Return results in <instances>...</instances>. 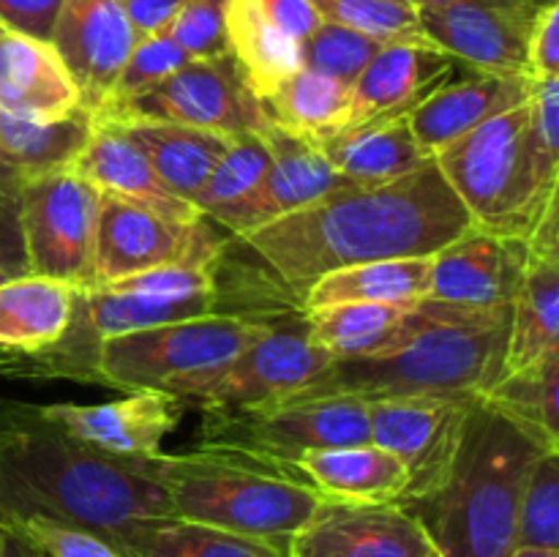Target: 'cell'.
Here are the masks:
<instances>
[{
  "label": "cell",
  "mask_w": 559,
  "mask_h": 557,
  "mask_svg": "<svg viewBox=\"0 0 559 557\" xmlns=\"http://www.w3.org/2000/svg\"><path fill=\"white\" fill-rule=\"evenodd\" d=\"M317 147L325 153L336 173L358 186L391 183L431 158L418 147L407 120L342 129L317 142Z\"/></svg>",
  "instance_id": "cell-30"
},
{
  "label": "cell",
  "mask_w": 559,
  "mask_h": 557,
  "mask_svg": "<svg viewBox=\"0 0 559 557\" xmlns=\"http://www.w3.org/2000/svg\"><path fill=\"white\" fill-rule=\"evenodd\" d=\"M120 552L126 557H287V552L271 541L175 517L140 524Z\"/></svg>",
  "instance_id": "cell-35"
},
{
  "label": "cell",
  "mask_w": 559,
  "mask_h": 557,
  "mask_svg": "<svg viewBox=\"0 0 559 557\" xmlns=\"http://www.w3.org/2000/svg\"><path fill=\"white\" fill-rule=\"evenodd\" d=\"M530 98L495 115L435 156L473 227L527 240L557 189L535 173L527 142Z\"/></svg>",
  "instance_id": "cell-7"
},
{
  "label": "cell",
  "mask_w": 559,
  "mask_h": 557,
  "mask_svg": "<svg viewBox=\"0 0 559 557\" xmlns=\"http://www.w3.org/2000/svg\"><path fill=\"white\" fill-rule=\"evenodd\" d=\"M9 528L22 530L47 557H126L104 535L82 528H71V524L55 522V519L31 517L16 524H9Z\"/></svg>",
  "instance_id": "cell-43"
},
{
  "label": "cell",
  "mask_w": 559,
  "mask_h": 557,
  "mask_svg": "<svg viewBox=\"0 0 559 557\" xmlns=\"http://www.w3.org/2000/svg\"><path fill=\"white\" fill-rule=\"evenodd\" d=\"M222 257H200L76 289L63 336L41 353H0V375L96 382V353L104 339L222 311Z\"/></svg>",
  "instance_id": "cell-5"
},
{
  "label": "cell",
  "mask_w": 559,
  "mask_h": 557,
  "mask_svg": "<svg viewBox=\"0 0 559 557\" xmlns=\"http://www.w3.org/2000/svg\"><path fill=\"white\" fill-rule=\"evenodd\" d=\"M44 517L115 546L173 517L153 459L109 457L66 435L38 404L0 402V524Z\"/></svg>",
  "instance_id": "cell-2"
},
{
  "label": "cell",
  "mask_w": 559,
  "mask_h": 557,
  "mask_svg": "<svg viewBox=\"0 0 559 557\" xmlns=\"http://www.w3.org/2000/svg\"><path fill=\"white\" fill-rule=\"evenodd\" d=\"M260 137L271 151V169H267L265 183L257 191L251 205L229 227L235 238H246L254 229L265 227L267 222H276L287 213L300 211V208L311 205V202L322 200L333 191L358 186L333 169V164L317 147V142L276 123H267L265 129H260Z\"/></svg>",
  "instance_id": "cell-21"
},
{
  "label": "cell",
  "mask_w": 559,
  "mask_h": 557,
  "mask_svg": "<svg viewBox=\"0 0 559 557\" xmlns=\"http://www.w3.org/2000/svg\"><path fill=\"white\" fill-rule=\"evenodd\" d=\"M287 557H440L424 524L399 502L322 497L289 538Z\"/></svg>",
  "instance_id": "cell-15"
},
{
  "label": "cell",
  "mask_w": 559,
  "mask_h": 557,
  "mask_svg": "<svg viewBox=\"0 0 559 557\" xmlns=\"http://www.w3.org/2000/svg\"><path fill=\"white\" fill-rule=\"evenodd\" d=\"M227 38L229 55L257 98L304 66V44L278 31L257 0H229Z\"/></svg>",
  "instance_id": "cell-33"
},
{
  "label": "cell",
  "mask_w": 559,
  "mask_h": 557,
  "mask_svg": "<svg viewBox=\"0 0 559 557\" xmlns=\"http://www.w3.org/2000/svg\"><path fill=\"white\" fill-rule=\"evenodd\" d=\"M87 183L96 186L102 194L120 197L126 202L156 211L175 222H197L202 213L191 202L175 194L156 175L140 147L123 134L115 123L93 118L91 140L85 142L76 162L71 164Z\"/></svg>",
  "instance_id": "cell-23"
},
{
  "label": "cell",
  "mask_w": 559,
  "mask_h": 557,
  "mask_svg": "<svg viewBox=\"0 0 559 557\" xmlns=\"http://www.w3.org/2000/svg\"><path fill=\"white\" fill-rule=\"evenodd\" d=\"M559 347L549 349L533 366L502 375L489 391L484 393L486 402L506 410L513 418L533 424L544 431L549 440L559 442Z\"/></svg>",
  "instance_id": "cell-37"
},
{
  "label": "cell",
  "mask_w": 559,
  "mask_h": 557,
  "mask_svg": "<svg viewBox=\"0 0 559 557\" xmlns=\"http://www.w3.org/2000/svg\"><path fill=\"white\" fill-rule=\"evenodd\" d=\"M0 271L5 276L31 273L25 257V240H22L20 197L3 194V191H0Z\"/></svg>",
  "instance_id": "cell-46"
},
{
  "label": "cell",
  "mask_w": 559,
  "mask_h": 557,
  "mask_svg": "<svg viewBox=\"0 0 559 557\" xmlns=\"http://www.w3.org/2000/svg\"><path fill=\"white\" fill-rule=\"evenodd\" d=\"M415 5H453V3H475L495 5V9H530L524 0H413ZM535 11V9H533Z\"/></svg>",
  "instance_id": "cell-51"
},
{
  "label": "cell",
  "mask_w": 559,
  "mask_h": 557,
  "mask_svg": "<svg viewBox=\"0 0 559 557\" xmlns=\"http://www.w3.org/2000/svg\"><path fill=\"white\" fill-rule=\"evenodd\" d=\"M93 118L158 120V123L216 131L224 137L249 134L271 123L262 102L246 85L233 55L189 60L153 91Z\"/></svg>",
  "instance_id": "cell-12"
},
{
  "label": "cell",
  "mask_w": 559,
  "mask_h": 557,
  "mask_svg": "<svg viewBox=\"0 0 559 557\" xmlns=\"http://www.w3.org/2000/svg\"><path fill=\"white\" fill-rule=\"evenodd\" d=\"M453 60L435 47L388 42L353 82V112L344 129L407 120L437 87L451 82Z\"/></svg>",
  "instance_id": "cell-20"
},
{
  "label": "cell",
  "mask_w": 559,
  "mask_h": 557,
  "mask_svg": "<svg viewBox=\"0 0 559 557\" xmlns=\"http://www.w3.org/2000/svg\"><path fill=\"white\" fill-rule=\"evenodd\" d=\"M189 404L164 391H134L104 404H38L74 440L126 459H156Z\"/></svg>",
  "instance_id": "cell-19"
},
{
  "label": "cell",
  "mask_w": 559,
  "mask_h": 557,
  "mask_svg": "<svg viewBox=\"0 0 559 557\" xmlns=\"http://www.w3.org/2000/svg\"><path fill=\"white\" fill-rule=\"evenodd\" d=\"M224 249L227 240L207 227L205 216L197 222H175L120 197L102 194L93 287L200 257H218Z\"/></svg>",
  "instance_id": "cell-13"
},
{
  "label": "cell",
  "mask_w": 559,
  "mask_h": 557,
  "mask_svg": "<svg viewBox=\"0 0 559 557\" xmlns=\"http://www.w3.org/2000/svg\"><path fill=\"white\" fill-rule=\"evenodd\" d=\"M0 107L36 120H60L82 109L52 44L11 31L0 38Z\"/></svg>",
  "instance_id": "cell-24"
},
{
  "label": "cell",
  "mask_w": 559,
  "mask_h": 557,
  "mask_svg": "<svg viewBox=\"0 0 559 557\" xmlns=\"http://www.w3.org/2000/svg\"><path fill=\"white\" fill-rule=\"evenodd\" d=\"M153 470L175 519L271 541L284 552L322 500L289 470L240 453H158Z\"/></svg>",
  "instance_id": "cell-6"
},
{
  "label": "cell",
  "mask_w": 559,
  "mask_h": 557,
  "mask_svg": "<svg viewBox=\"0 0 559 557\" xmlns=\"http://www.w3.org/2000/svg\"><path fill=\"white\" fill-rule=\"evenodd\" d=\"M282 315L249 317L216 311L109 336L98 344L96 382L126 393L162 391L173 377L227 364L265 336Z\"/></svg>",
  "instance_id": "cell-8"
},
{
  "label": "cell",
  "mask_w": 559,
  "mask_h": 557,
  "mask_svg": "<svg viewBox=\"0 0 559 557\" xmlns=\"http://www.w3.org/2000/svg\"><path fill=\"white\" fill-rule=\"evenodd\" d=\"M431 257L377 260L325 273L300 295V311L336 304L418 306L429 298Z\"/></svg>",
  "instance_id": "cell-28"
},
{
  "label": "cell",
  "mask_w": 559,
  "mask_h": 557,
  "mask_svg": "<svg viewBox=\"0 0 559 557\" xmlns=\"http://www.w3.org/2000/svg\"><path fill=\"white\" fill-rule=\"evenodd\" d=\"M0 557H47L22 530L0 524Z\"/></svg>",
  "instance_id": "cell-49"
},
{
  "label": "cell",
  "mask_w": 559,
  "mask_h": 557,
  "mask_svg": "<svg viewBox=\"0 0 559 557\" xmlns=\"http://www.w3.org/2000/svg\"><path fill=\"white\" fill-rule=\"evenodd\" d=\"M189 60V52H183V49L169 38L167 31L156 33V36L140 38V42L134 44V49H131L129 58H126L107 104H104L98 112H107V109L120 107V104L153 91V87L162 85L167 76H173L175 71L183 69Z\"/></svg>",
  "instance_id": "cell-41"
},
{
  "label": "cell",
  "mask_w": 559,
  "mask_h": 557,
  "mask_svg": "<svg viewBox=\"0 0 559 557\" xmlns=\"http://www.w3.org/2000/svg\"><path fill=\"white\" fill-rule=\"evenodd\" d=\"M559 442L478 396L456 459L429 497L407 502L440 557H508L533 464Z\"/></svg>",
  "instance_id": "cell-3"
},
{
  "label": "cell",
  "mask_w": 559,
  "mask_h": 557,
  "mask_svg": "<svg viewBox=\"0 0 559 557\" xmlns=\"http://www.w3.org/2000/svg\"><path fill=\"white\" fill-rule=\"evenodd\" d=\"M559 347V257L530 254L522 287L511 304L502 375L533 366Z\"/></svg>",
  "instance_id": "cell-31"
},
{
  "label": "cell",
  "mask_w": 559,
  "mask_h": 557,
  "mask_svg": "<svg viewBox=\"0 0 559 557\" xmlns=\"http://www.w3.org/2000/svg\"><path fill=\"white\" fill-rule=\"evenodd\" d=\"M5 33H9V31H5V27H3V25H0V38H3V36H5Z\"/></svg>",
  "instance_id": "cell-54"
},
{
  "label": "cell",
  "mask_w": 559,
  "mask_h": 557,
  "mask_svg": "<svg viewBox=\"0 0 559 557\" xmlns=\"http://www.w3.org/2000/svg\"><path fill=\"white\" fill-rule=\"evenodd\" d=\"M382 44L385 42H377L366 33L322 20L317 31L304 42V66L353 87L360 71L380 52Z\"/></svg>",
  "instance_id": "cell-40"
},
{
  "label": "cell",
  "mask_w": 559,
  "mask_h": 557,
  "mask_svg": "<svg viewBox=\"0 0 559 557\" xmlns=\"http://www.w3.org/2000/svg\"><path fill=\"white\" fill-rule=\"evenodd\" d=\"M524 3H527L530 9H535V11H538V9H544L546 3H555V0H524Z\"/></svg>",
  "instance_id": "cell-53"
},
{
  "label": "cell",
  "mask_w": 559,
  "mask_h": 557,
  "mask_svg": "<svg viewBox=\"0 0 559 557\" xmlns=\"http://www.w3.org/2000/svg\"><path fill=\"white\" fill-rule=\"evenodd\" d=\"M527 262V240L469 227L431 254V287L426 300L467 311L511 306L522 287Z\"/></svg>",
  "instance_id": "cell-18"
},
{
  "label": "cell",
  "mask_w": 559,
  "mask_h": 557,
  "mask_svg": "<svg viewBox=\"0 0 559 557\" xmlns=\"http://www.w3.org/2000/svg\"><path fill=\"white\" fill-rule=\"evenodd\" d=\"M227 9L229 0H186L167 27L169 38L191 60L224 58L229 55Z\"/></svg>",
  "instance_id": "cell-42"
},
{
  "label": "cell",
  "mask_w": 559,
  "mask_h": 557,
  "mask_svg": "<svg viewBox=\"0 0 559 557\" xmlns=\"http://www.w3.org/2000/svg\"><path fill=\"white\" fill-rule=\"evenodd\" d=\"M333 358L309 339L300 309L276 317L271 331L216 369L180 375L164 382L162 391L194 402L200 410H238L278 402L320 375Z\"/></svg>",
  "instance_id": "cell-10"
},
{
  "label": "cell",
  "mask_w": 559,
  "mask_h": 557,
  "mask_svg": "<svg viewBox=\"0 0 559 557\" xmlns=\"http://www.w3.org/2000/svg\"><path fill=\"white\" fill-rule=\"evenodd\" d=\"M3 278H11V276H5V273H3V271H0V282H3Z\"/></svg>",
  "instance_id": "cell-55"
},
{
  "label": "cell",
  "mask_w": 559,
  "mask_h": 557,
  "mask_svg": "<svg viewBox=\"0 0 559 557\" xmlns=\"http://www.w3.org/2000/svg\"><path fill=\"white\" fill-rule=\"evenodd\" d=\"M109 123L118 126L140 147L158 178L191 205L233 142V137L216 134V131L158 123V120H109Z\"/></svg>",
  "instance_id": "cell-27"
},
{
  "label": "cell",
  "mask_w": 559,
  "mask_h": 557,
  "mask_svg": "<svg viewBox=\"0 0 559 557\" xmlns=\"http://www.w3.org/2000/svg\"><path fill=\"white\" fill-rule=\"evenodd\" d=\"M435 300L418 306L336 304L304 311L309 339L333 358L388 353L418 333L435 317Z\"/></svg>",
  "instance_id": "cell-25"
},
{
  "label": "cell",
  "mask_w": 559,
  "mask_h": 557,
  "mask_svg": "<svg viewBox=\"0 0 559 557\" xmlns=\"http://www.w3.org/2000/svg\"><path fill=\"white\" fill-rule=\"evenodd\" d=\"M91 131L93 115L85 109L60 120H36L0 107V151L25 175L71 167Z\"/></svg>",
  "instance_id": "cell-34"
},
{
  "label": "cell",
  "mask_w": 559,
  "mask_h": 557,
  "mask_svg": "<svg viewBox=\"0 0 559 557\" xmlns=\"http://www.w3.org/2000/svg\"><path fill=\"white\" fill-rule=\"evenodd\" d=\"M469 227V213L435 158H426L404 178L347 186L238 240L298 304L306 287L325 273L377 260L431 257Z\"/></svg>",
  "instance_id": "cell-1"
},
{
  "label": "cell",
  "mask_w": 559,
  "mask_h": 557,
  "mask_svg": "<svg viewBox=\"0 0 559 557\" xmlns=\"http://www.w3.org/2000/svg\"><path fill=\"white\" fill-rule=\"evenodd\" d=\"M262 14L273 22L282 33H287L289 38L304 44L311 33L317 31V25L322 22L320 11L314 9L311 0H257Z\"/></svg>",
  "instance_id": "cell-47"
},
{
  "label": "cell",
  "mask_w": 559,
  "mask_h": 557,
  "mask_svg": "<svg viewBox=\"0 0 559 557\" xmlns=\"http://www.w3.org/2000/svg\"><path fill=\"white\" fill-rule=\"evenodd\" d=\"M533 9L453 3L418 5L420 33L445 58L480 74L530 76V31Z\"/></svg>",
  "instance_id": "cell-16"
},
{
  "label": "cell",
  "mask_w": 559,
  "mask_h": 557,
  "mask_svg": "<svg viewBox=\"0 0 559 557\" xmlns=\"http://www.w3.org/2000/svg\"><path fill=\"white\" fill-rule=\"evenodd\" d=\"M475 402V393L369 402L371 442L402 459L409 475L399 506L429 497L445 481Z\"/></svg>",
  "instance_id": "cell-14"
},
{
  "label": "cell",
  "mask_w": 559,
  "mask_h": 557,
  "mask_svg": "<svg viewBox=\"0 0 559 557\" xmlns=\"http://www.w3.org/2000/svg\"><path fill=\"white\" fill-rule=\"evenodd\" d=\"M533 76L480 74L437 87L407 118L409 131L426 156L435 158L464 134L478 129L495 115L519 107L533 96Z\"/></svg>",
  "instance_id": "cell-22"
},
{
  "label": "cell",
  "mask_w": 559,
  "mask_h": 557,
  "mask_svg": "<svg viewBox=\"0 0 559 557\" xmlns=\"http://www.w3.org/2000/svg\"><path fill=\"white\" fill-rule=\"evenodd\" d=\"M508 331L511 306L467 311L437 304L435 317L404 344L388 353L331 360L320 375L271 402V407L322 399H360L369 404L445 393L484 396L502 377Z\"/></svg>",
  "instance_id": "cell-4"
},
{
  "label": "cell",
  "mask_w": 559,
  "mask_h": 557,
  "mask_svg": "<svg viewBox=\"0 0 559 557\" xmlns=\"http://www.w3.org/2000/svg\"><path fill=\"white\" fill-rule=\"evenodd\" d=\"M60 5L63 0H0V25L49 44Z\"/></svg>",
  "instance_id": "cell-45"
},
{
  "label": "cell",
  "mask_w": 559,
  "mask_h": 557,
  "mask_svg": "<svg viewBox=\"0 0 559 557\" xmlns=\"http://www.w3.org/2000/svg\"><path fill=\"white\" fill-rule=\"evenodd\" d=\"M516 546L559 552V448L546 451L524 481Z\"/></svg>",
  "instance_id": "cell-39"
},
{
  "label": "cell",
  "mask_w": 559,
  "mask_h": 557,
  "mask_svg": "<svg viewBox=\"0 0 559 557\" xmlns=\"http://www.w3.org/2000/svg\"><path fill=\"white\" fill-rule=\"evenodd\" d=\"M267 169H271V151L260 131L235 134L224 156L213 167L211 178L197 194V211L229 229L262 189Z\"/></svg>",
  "instance_id": "cell-36"
},
{
  "label": "cell",
  "mask_w": 559,
  "mask_h": 557,
  "mask_svg": "<svg viewBox=\"0 0 559 557\" xmlns=\"http://www.w3.org/2000/svg\"><path fill=\"white\" fill-rule=\"evenodd\" d=\"M102 191L71 167L27 175L20 224L31 273L74 289L93 287Z\"/></svg>",
  "instance_id": "cell-11"
},
{
  "label": "cell",
  "mask_w": 559,
  "mask_h": 557,
  "mask_svg": "<svg viewBox=\"0 0 559 557\" xmlns=\"http://www.w3.org/2000/svg\"><path fill=\"white\" fill-rule=\"evenodd\" d=\"M260 102L271 123L322 142L349 123L353 87L300 66Z\"/></svg>",
  "instance_id": "cell-32"
},
{
  "label": "cell",
  "mask_w": 559,
  "mask_h": 557,
  "mask_svg": "<svg viewBox=\"0 0 559 557\" xmlns=\"http://www.w3.org/2000/svg\"><path fill=\"white\" fill-rule=\"evenodd\" d=\"M293 473L322 497L347 502H399L409 484L402 459L374 442L309 451Z\"/></svg>",
  "instance_id": "cell-26"
},
{
  "label": "cell",
  "mask_w": 559,
  "mask_h": 557,
  "mask_svg": "<svg viewBox=\"0 0 559 557\" xmlns=\"http://www.w3.org/2000/svg\"><path fill=\"white\" fill-rule=\"evenodd\" d=\"M25 178L27 175L22 173V169L16 167V164L11 162L3 151H0V191H3V194H11V197H20V189H22V183H25Z\"/></svg>",
  "instance_id": "cell-50"
},
{
  "label": "cell",
  "mask_w": 559,
  "mask_h": 557,
  "mask_svg": "<svg viewBox=\"0 0 559 557\" xmlns=\"http://www.w3.org/2000/svg\"><path fill=\"white\" fill-rule=\"evenodd\" d=\"M197 448L240 453L293 473L309 451L371 442L369 404L360 399H322L304 404H257L238 410H202Z\"/></svg>",
  "instance_id": "cell-9"
},
{
  "label": "cell",
  "mask_w": 559,
  "mask_h": 557,
  "mask_svg": "<svg viewBox=\"0 0 559 557\" xmlns=\"http://www.w3.org/2000/svg\"><path fill=\"white\" fill-rule=\"evenodd\" d=\"M508 557H559L555 549H535V546H516Z\"/></svg>",
  "instance_id": "cell-52"
},
{
  "label": "cell",
  "mask_w": 559,
  "mask_h": 557,
  "mask_svg": "<svg viewBox=\"0 0 559 557\" xmlns=\"http://www.w3.org/2000/svg\"><path fill=\"white\" fill-rule=\"evenodd\" d=\"M120 3H123L126 16H129L136 42H140V38L167 31L186 0H120Z\"/></svg>",
  "instance_id": "cell-48"
},
{
  "label": "cell",
  "mask_w": 559,
  "mask_h": 557,
  "mask_svg": "<svg viewBox=\"0 0 559 557\" xmlns=\"http://www.w3.org/2000/svg\"><path fill=\"white\" fill-rule=\"evenodd\" d=\"M527 58L533 80L559 76V0L535 11Z\"/></svg>",
  "instance_id": "cell-44"
},
{
  "label": "cell",
  "mask_w": 559,
  "mask_h": 557,
  "mask_svg": "<svg viewBox=\"0 0 559 557\" xmlns=\"http://www.w3.org/2000/svg\"><path fill=\"white\" fill-rule=\"evenodd\" d=\"M74 287L55 278L11 276L0 282V353H41L66 333Z\"/></svg>",
  "instance_id": "cell-29"
},
{
  "label": "cell",
  "mask_w": 559,
  "mask_h": 557,
  "mask_svg": "<svg viewBox=\"0 0 559 557\" xmlns=\"http://www.w3.org/2000/svg\"><path fill=\"white\" fill-rule=\"evenodd\" d=\"M325 22L366 33L377 42H409L431 47L420 33L413 0H311Z\"/></svg>",
  "instance_id": "cell-38"
},
{
  "label": "cell",
  "mask_w": 559,
  "mask_h": 557,
  "mask_svg": "<svg viewBox=\"0 0 559 557\" xmlns=\"http://www.w3.org/2000/svg\"><path fill=\"white\" fill-rule=\"evenodd\" d=\"M49 44L69 71L80 107L96 115L136 44L120 0H63Z\"/></svg>",
  "instance_id": "cell-17"
}]
</instances>
